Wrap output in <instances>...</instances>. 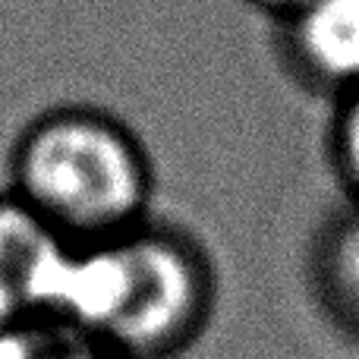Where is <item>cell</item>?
I'll use <instances>...</instances> for the list:
<instances>
[{
  "instance_id": "cell-1",
  "label": "cell",
  "mask_w": 359,
  "mask_h": 359,
  "mask_svg": "<svg viewBox=\"0 0 359 359\" xmlns=\"http://www.w3.org/2000/svg\"><path fill=\"white\" fill-rule=\"evenodd\" d=\"M217 274L205 246L149 221L111 243L73 246L54 325L114 359H177L205 334Z\"/></svg>"
},
{
  "instance_id": "cell-2",
  "label": "cell",
  "mask_w": 359,
  "mask_h": 359,
  "mask_svg": "<svg viewBox=\"0 0 359 359\" xmlns=\"http://www.w3.org/2000/svg\"><path fill=\"white\" fill-rule=\"evenodd\" d=\"M6 174V192L69 246L111 243L151 221V155L101 107L60 104L32 117L13 139Z\"/></svg>"
},
{
  "instance_id": "cell-3",
  "label": "cell",
  "mask_w": 359,
  "mask_h": 359,
  "mask_svg": "<svg viewBox=\"0 0 359 359\" xmlns=\"http://www.w3.org/2000/svg\"><path fill=\"white\" fill-rule=\"evenodd\" d=\"M69 252L73 246L13 192H0V325H54Z\"/></svg>"
},
{
  "instance_id": "cell-4",
  "label": "cell",
  "mask_w": 359,
  "mask_h": 359,
  "mask_svg": "<svg viewBox=\"0 0 359 359\" xmlns=\"http://www.w3.org/2000/svg\"><path fill=\"white\" fill-rule=\"evenodd\" d=\"M278 50L299 86L337 101L359 86V0H312L278 22Z\"/></svg>"
},
{
  "instance_id": "cell-5",
  "label": "cell",
  "mask_w": 359,
  "mask_h": 359,
  "mask_svg": "<svg viewBox=\"0 0 359 359\" xmlns=\"http://www.w3.org/2000/svg\"><path fill=\"white\" fill-rule=\"evenodd\" d=\"M309 287L322 312L359 341V202L325 221L312 240Z\"/></svg>"
},
{
  "instance_id": "cell-6",
  "label": "cell",
  "mask_w": 359,
  "mask_h": 359,
  "mask_svg": "<svg viewBox=\"0 0 359 359\" xmlns=\"http://www.w3.org/2000/svg\"><path fill=\"white\" fill-rule=\"evenodd\" d=\"M331 126H328V158L350 202H359V86L331 101Z\"/></svg>"
},
{
  "instance_id": "cell-7",
  "label": "cell",
  "mask_w": 359,
  "mask_h": 359,
  "mask_svg": "<svg viewBox=\"0 0 359 359\" xmlns=\"http://www.w3.org/2000/svg\"><path fill=\"white\" fill-rule=\"evenodd\" d=\"M252 10H259V13H265V16H271L274 19V25L278 22H284L287 16H293V13H299L303 6H309L312 0H246Z\"/></svg>"
}]
</instances>
